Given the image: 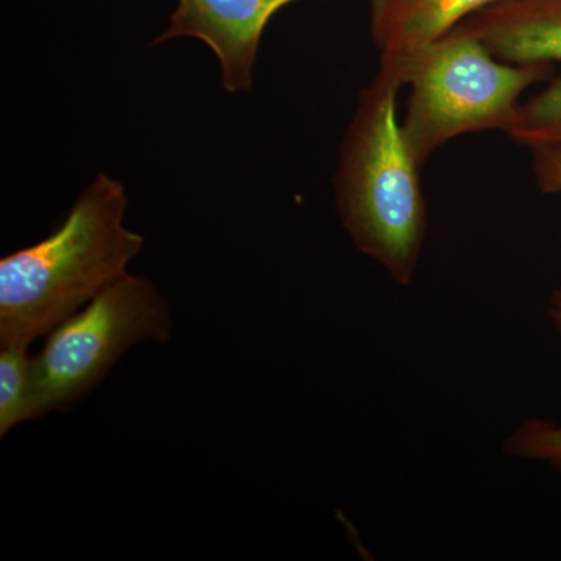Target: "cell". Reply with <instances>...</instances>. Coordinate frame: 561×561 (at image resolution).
<instances>
[{
	"label": "cell",
	"mask_w": 561,
	"mask_h": 561,
	"mask_svg": "<svg viewBox=\"0 0 561 561\" xmlns=\"http://www.w3.org/2000/svg\"><path fill=\"white\" fill-rule=\"evenodd\" d=\"M28 345L0 346V437L27 421L38 420Z\"/></svg>",
	"instance_id": "ba28073f"
},
{
	"label": "cell",
	"mask_w": 561,
	"mask_h": 561,
	"mask_svg": "<svg viewBox=\"0 0 561 561\" xmlns=\"http://www.w3.org/2000/svg\"><path fill=\"white\" fill-rule=\"evenodd\" d=\"M529 150L538 190L546 195L561 194V146H535Z\"/></svg>",
	"instance_id": "30bf717a"
},
{
	"label": "cell",
	"mask_w": 561,
	"mask_h": 561,
	"mask_svg": "<svg viewBox=\"0 0 561 561\" xmlns=\"http://www.w3.org/2000/svg\"><path fill=\"white\" fill-rule=\"evenodd\" d=\"M127 206L124 184L101 172L47 238L2 257L0 346H31L127 275L144 247Z\"/></svg>",
	"instance_id": "6da1fadb"
},
{
	"label": "cell",
	"mask_w": 561,
	"mask_h": 561,
	"mask_svg": "<svg viewBox=\"0 0 561 561\" xmlns=\"http://www.w3.org/2000/svg\"><path fill=\"white\" fill-rule=\"evenodd\" d=\"M497 0H370V35L381 55H408Z\"/></svg>",
	"instance_id": "52a82bcc"
},
{
	"label": "cell",
	"mask_w": 561,
	"mask_h": 561,
	"mask_svg": "<svg viewBox=\"0 0 561 561\" xmlns=\"http://www.w3.org/2000/svg\"><path fill=\"white\" fill-rule=\"evenodd\" d=\"M393 57L411 88L402 133L421 169L445 144L468 133L507 131L524 92L556 79L552 62L497 60L460 27Z\"/></svg>",
	"instance_id": "3957f363"
},
{
	"label": "cell",
	"mask_w": 561,
	"mask_h": 561,
	"mask_svg": "<svg viewBox=\"0 0 561 561\" xmlns=\"http://www.w3.org/2000/svg\"><path fill=\"white\" fill-rule=\"evenodd\" d=\"M497 60L561 62V0H497L457 25ZM505 135L519 146H561V77L519 103Z\"/></svg>",
	"instance_id": "5b68a950"
},
{
	"label": "cell",
	"mask_w": 561,
	"mask_h": 561,
	"mask_svg": "<svg viewBox=\"0 0 561 561\" xmlns=\"http://www.w3.org/2000/svg\"><path fill=\"white\" fill-rule=\"evenodd\" d=\"M302 0H176L169 25L153 44L179 38L202 41L216 55L225 91L253 87L262 35L273 18Z\"/></svg>",
	"instance_id": "8992f818"
},
{
	"label": "cell",
	"mask_w": 561,
	"mask_h": 561,
	"mask_svg": "<svg viewBox=\"0 0 561 561\" xmlns=\"http://www.w3.org/2000/svg\"><path fill=\"white\" fill-rule=\"evenodd\" d=\"M168 301L153 283L127 273L46 335L33 356L38 420L69 412L105 381L140 342L171 339Z\"/></svg>",
	"instance_id": "277c9868"
},
{
	"label": "cell",
	"mask_w": 561,
	"mask_h": 561,
	"mask_svg": "<svg viewBox=\"0 0 561 561\" xmlns=\"http://www.w3.org/2000/svg\"><path fill=\"white\" fill-rule=\"evenodd\" d=\"M402 87L398 61L381 57L343 136L334 194L356 249L408 286L423 250L427 203L398 116Z\"/></svg>",
	"instance_id": "7a4b0ae2"
},
{
	"label": "cell",
	"mask_w": 561,
	"mask_h": 561,
	"mask_svg": "<svg viewBox=\"0 0 561 561\" xmlns=\"http://www.w3.org/2000/svg\"><path fill=\"white\" fill-rule=\"evenodd\" d=\"M549 316L561 334V287L553 291ZM505 453L522 459L548 461L561 472V426L542 420H529L505 442Z\"/></svg>",
	"instance_id": "9c48e42d"
}]
</instances>
